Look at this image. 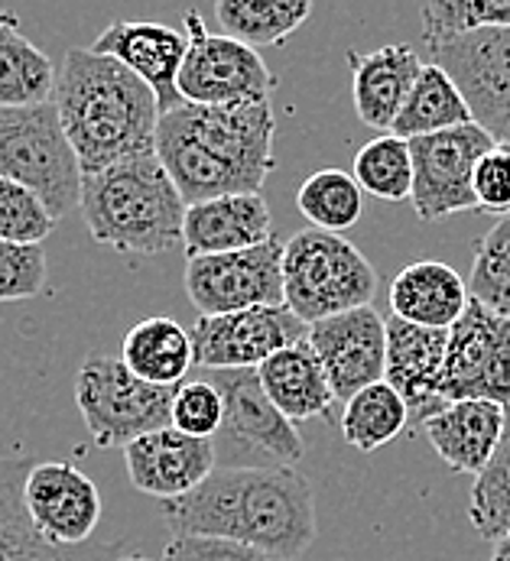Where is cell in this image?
<instances>
[{
    "mask_svg": "<svg viewBox=\"0 0 510 561\" xmlns=\"http://www.w3.org/2000/svg\"><path fill=\"white\" fill-rule=\"evenodd\" d=\"M225 397V422L212 438L218 468H296L306 445L267 397L257 370H208Z\"/></svg>",
    "mask_w": 510,
    "mask_h": 561,
    "instance_id": "obj_8",
    "label": "cell"
},
{
    "mask_svg": "<svg viewBox=\"0 0 510 561\" xmlns=\"http://www.w3.org/2000/svg\"><path fill=\"white\" fill-rule=\"evenodd\" d=\"M491 561H510V536L495 542V552H491Z\"/></svg>",
    "mask_w": 510,
    "mask_h": 561,
    "instance_id": "obj_41",
    "label": "cell"
},
{
    "mask_svg": "<svg viewBox=\"0 0 510 561\" xmlns=\"http://www.w3.org/2000/svg\"><path fill=\"white\" fill-rule=\"evenodd\" d=\"M53 104L59 107L63 130L86 179L117 162L157 157L160 101L147 81L117 59L69 49L59 66Z\"/></svg>",
    "mask_w": 510,
    "mask_h": 561,
    "instance_id": "obj_3",
    "label": "cell"
},
{
    "mask_svg": "<svg viewBox=\"0 0 510 561\" xmlns=\"http://www.w3.org/2000/svg\"><path fill=\"white\" fill-rule=\"evenodd\" d=\"M91 53L117 59L137 79L147 81L163 114L185 104L179 94V72L189 53V39L175 26L147 20H114L91 43Z\"/></svg>",
    "mask_w": 510,
    "mask_h": 561,
    "instance_id": "obj_17",
    "label": "cell"
},
{
    "mask_svg": "<svg viewBox=\"0 0 510 561\" xmlns=\"http://www.w3.org/2000/svg\"><path fill=\"white\" fill-rule=\"evenodd\" d=\"M185 39H189V53L179 72V94L185 104H202V107L270 104L276 79L257 49L225 33H208L195 10H185Z\"/></svg>",
    "mask_w": 510,
    "mask_h": 561,
    "instance_id": "obj_9",
    "label": "cell"
},
{
    "mask_svg": "<svg viewBox=\"0 0 510 561\" xmlns=\"http://www.w3.org/2000/svg\"><path fill=\"white\" fill-rule=\"evenodd\" d=\"M508 147H510V144H508Z\"/></svg>",
    "mask_w": 510,
    "mask_h": 561,
    "instance_id": "obj_44",
    "label": "cell"
},
{
    "mask_svg": "<svg viewBox=\"0 0 510 561\" xmlns=\"http://www.w3.org/2000/svg\"><path fill=\"white\" fill-rule=\"evenodd\" d=\"M273 144L276 117L270 104H182L160 117L157 130V157L185 205L225 195H260L276 165Z\"/></svg>",
    "mask_w": 510,
    "mask_h": 561,
    "instance_id": "obj_2",
    "label": "cell"
},
{
    "mask_svg": "<svg viewBox=\"0 0 510 561\" xmlns=\"http://www.w3.org/2000/svg\"><path fill=\"white\" fill-rule=\"evenodd\" d=\"M283 286L286 309L303 324H316L367 309L381 279L371 260L348 238L306 228L283 247Z\"/></svg>",
    "mask_w": 510,
    "mask_h": 561,
    "instance_id": "obj_5",
    "label": "cell"
},
{
    "mask_svg": "<svg viewBox=\"0 0 510 561\" xmlns=\"http://www.w3.org/2000/svg\"><path fill=\"white\" fill-rule=\"evenodd\" d=\"M23 500L33 529L59 549L88 546L101 519L98 486L69 461H36L23 486Z\"/></svg>",
    "mask_w": 510,
    "mask_h": 561,
    "instance_id": "obj_15",
    "label": "cell"
},
{
    "mask_svg": "<svg viewBox=\"0 0 510 561\" xmlns=\"http://www.w3.org/2000/svg\"><path fill=\"white\" fill-rule=\"evenodd\" d=\"M361 198H364V192L351 172L319 169L299 185L296 208L316 231L344 234L361 221V211H364Z\"/></svg>",
    "mask_w": 510,
    "mask_h": 561,
    "instance_id": "obj_31",
    "label": "cell"
},
{
    "mask_svg": "<svg viewBox=\"0 0 510 561\" xmlns=\"http://www.w3.org/2000/svg\"><path fill=\"white\" fill-rule=\"evenodd\" d=\"M313 13L309 0H218L215 16L225 36L260 49L293 36Z\"/></svg>",
    "mask_w": 510,
    "mask_h": 561,
    "instance_id": "obj_29",
    "label": "cell"
},
{
    "mask_svg": "<svg viewBox=\"0 0 510 561\" xmlns=\"http://www.w3.org/2000/svg\"><path fill=\"white\" fill-rule=\"evenodd\" d=\"M495 140H498V144H510V117L501 124V130L495 134Z\"/></svg>",
    "mask_w": 510,
    "mask_h": 561,
    "instance_id": "obj_42",
    "label": "cell"
},
{
    "mask_svg": "<svg viewBox=\"0 0 510 561\" xmlns=\"http://www.w3.org/2000/svg\"><path fill=\"white\" fill-rule=\"evenodd\" d=\"M407 425H410V405L387 380L354 393L344 402V412H341L344 442L364 455L390 445L397 435H404Z\"/></svg>",
    "mask_w": 510,
    "mask_h": 561,
    "instance_id": "obj_30",
    "label": "cell"
},
{
    "mask_svg": "<svg viewBox=\"0 0 510 561\" xmlns=\"http://www.w3.org/2000/svg\"><path fill=\"white\" fill-rule=\"evenodd\" d=\"M344 59L351 69V98L358 117L371 130H394L423 76L426 62L420 53L410 43H390L371 53L348 49Z\"/></svg>",
    "mask_w": 510,
    "mask_h": 561,
    "instance_id": "obj_20",
    "label": "cell"
},
{
    "mask_svg": "<svg viewBox=\"0 0 510 561\" xmlns=\"http://www.w3.org/2000/svg\"><path fill=\"white\" fill-rule=\"evenodd\" d=\"M270 238V205L263 202V195H225L189 205L182 225L185 260L251 250Z\"/></svg>",
    "mask_w": 510,
    "mask_h": 561,
    "instance_id": "obj_23",
    "label": "cell"
},
{
    "mask_svg": "<svg viewBox=\"0 0 510 561\" xmlns=\"http://www.w3.org/2000/svg\"><path fill=\"white\" fill-rule=\"evenodd\" d=\"M361 192L381 202H407L413 195V153L410 140L381 134L364 144L354 157V172Z\"/></svg>",
    "mask_w": 510,
    "mask_h": 561,
    "instance_id": "obj_32",
    "label": "cell"
},
{
    "mask_svg": "<svg viewBox=\"0 0 510 561\" xmlns=\"http://www.w3.org/2000/svg\"><path fill=\"white\" fill-rule=\"evenodd\" d=\"M53 59L20 33V20L0 10V107H33L56 94Z\"/></svg>",
    "mask_w": 510,
    "mask_h": 561,
    "instance_id": "obj_27",
    "label": "cell"
},
{
    "mask_svg": "<svg viewBox=\"0 0 510 561\" xmlns=\"http://www.w3.org/2000/svg\"><path fill=\"white\" fill-rule=\"evenodd\" d=\"M468 519L485 542H501L510 536V405L501 445L472 483Z\"/></svg>",
    "mask_w": 510,
    "mask_h": 561,
    "instance_id": "obj_33",
    "label": "cell"
},
{
    "mask_svg": "<svg viewBox=\"0 0 510 561\" xmlns=\"http://www.w3.org/2000/svg\"><path fill=\"white\" fill-rule=\"evenodd\" d=\"M488 26H510V0H435L423 7L426 49Z\"/></svg>",
    "mask_w": 510,
    "mask_h": 561,
    "instance_id": "obj_35",
    "label": "cell"
},
{
    "mask_svg": "<svg viewBox=\"0 0 510 561\" xmlns=\"http://www.w3.org/2000/svg\"><path fill=\"white\" fill-rule=\"evenodd\" d=\"M172 536H212L299 559L316 542L313 483L296 468H218L192 493L163 503Z\"/></svg>",
    "mask_w": 510,
    "mask_h": 561,
    "instance_id": "obj_1",
    "label": "cell"
},
{
    "mask_svg": "<svg viewBox=\"0 0 510 561\" xmlns=\"http://www.w3.org/2000/svg\"><path fill=\"white\" fill-rule=\"evenodd\" d=\"M160 561H280L260 549L231 542V539H212V536H172Z\"/></svg>",
    "mask_w": 510,
    "mask_h": 561,
    "instance_id": "obj_40",
    "label": "cell"
},
{
    "mask_svg": "<svg viewBox=\"0 0 510 561\" xmlns=\"http://www.w3.org/2000/svg\"><path fill=\"white\" fill-rule=\"evenodd\" d=\"M185 198L160 157L117 162L82 185V215L91 238L121 253L157 256L182 243Z\"/></svg>",
    "mask_w": 510,
    "mask_h": 561,
    "instance_id": "obj_4",
    "label": "cell"
},
{
    "mask_svg": "<svg viewBox=\"0 0 510 561\" xmlns=\"http://www.w3.org/2000/svg\"><path fill=\"white\" fill-rule=\"evenodd\" d=\"M432 53V62L458 84L478 127L491 137L510 117V26L455 36Z\"/></svg>",
    "mask_w": 510,
    "mask_h": 561,
    "instance_id": "obj_14",
    "label": "cell"
},
{
    "mask_svg": "<svg viewBox=\"0 0 510 561\" xmlns=\"http://www.w3.org/2000/svg\"><path fill=\"white\" fill-rule=\"evenodd\" d=\"M306 341L319 354V360L332 380L336 400L348 402L354 393L384 380L387 319H381L374 312V306L309 324Z\"/></svg>",
    "mask_w": 510,
    "mask_h": 561,
    "instance_id": "obj_16",
    "label": "cell"
},
{
    "mask_svg": "<svg viewBox=\"0 0 510 561\" xmlns=\"http://www.w3.org/2000/svg\"><path fill=\"white\" fill-rule=\"evenodd\" d=\"M498 140L478 127H458L410 140L413 153V195L410 205L420 221H442L449 215L478 211L475 198V169Z\"/></svg>",
    "mask_w": 510,
    "mask_h": 561,
    "instance_id": "obj_11",
    "label": "cell"
},
{
    "mask_svg": "<svg viewBox=\"0 0 510 561\" xmlns=\"http://www.w3.org/2000/svg\"><path fill=\"white\" fill-rule=\"evenodd\" d=\"M475 198L478 211L485 215H508L510 218V147L498 144L488 150L475 169Z\"/></svg>",
    "mask_w": 510,
    "mask_h": 561,
    "instance_id": "obj_39",
    "label": "cell"
},
{
    "mask_svg": "<svg viewBox=\"0 0 510 561\" xmlns=\"http://www.w3.org/2000/svg\"><path fill=\"white\" fill-rule=\"evenodd\" d=\"M170 387L140 380L114 354H88L76 377V402L98 448H127L131 442L170 428Z\"/></svg>",
    "mask_w": 510,
    "mask_h": 561,
    "instance_id": "obj_7",
    "label": "cell"
},
{
    "mask_svg": "<svg viewBox=\"0 0 510 561\" xmlns=\"http://www.w3.org/2000/svg\"><path fill=\"white\" fill-rule=\"evenodd\" d=\"M225 422V397L212 380H185L172 393V428L212 442Z\"/></svg>",
    "mask_w": 510,
    "mask_h": 561,
    "instance_id": "obj_37",
    "label": "cell"
},
{
    "mask_svg": "<svg viewBox=\"0 0 510 561\" xmlns=\"http://www.w3.org/2000/svg\"><path fill=\"white\" fill-rule=\"evenodd\" d=\"M387 296L394 319L439 331H452L472 306L468 283H462V276L442 260H417L404 266Z\"/></svg>",
    "mask_w": 510,
    "mask_h": 561,
    "instance_id": "obj_24",
    "label": "cell"
},
{
    "mask_svg": "<svg viewBox=\"0 0 510 561\" xmlns=\"http://www.w3.org/2000/svg\"><path fill=\"white\" fill-rule=\"evenodd\" d=\"M309 324L296 319L286 306H267L231 312L192 324L195 367L208 370H257L283 347L303 341Z\"/></svg>",
    "mask_w": 510,
    "mask_h": 561,
    "instance_id": "obj_13",
    "label": "cell"
},
{
    "mask_svg": "<svg viewBox=\"0 0 510 561\" xmlns=\"http://www.w3.org/2000/svg\"><path fill=\"white\" fill-rule=\"evenodd\" d=\"M468 293L485 309L510 319V218H501L475 247Z\"/></svg>",
    "mask_w": 510,
    "mask_h": 561,
    "instance_id": "obj_34",
    "label": "cell"
},
{
    "mask_svg": "<svg viewBox=\"0 0 510 561\" xmlns=\"http://www.w3.org/2000/svg\"><path fill=\"white\" fill-rule=\"evenodd\" d=\"M56 218L36 192L0 175V241L43 247L53 234Z\"/></svg>",
    "mask_w": 510,
    "mask_h": 561,
    "instance_id": "obj_36",
    "label": "cell"
},
{
    "mask_svg": "<svg viewBox=\"0 0 510 561\" xmlns=\"http://www.w3.org/2000/svg\"><path fill=\"white\" fill-rule=\"evenodd\" d=\"M33 458L0 455V561H114L121 559V546H79L59 549L46 542L26 513L23 486L33 471Z\"/></svg>",
    "mask_w": 510,
    "mask_h": 561,
    "instance_id": "obj_22",
    "label": "cell"
},
{
    "mask_svg": "<svg viewBox=\"0 0 510 561\" xmlns=\"http://www.w3.org/2000/svg\"><path fill=\"white\" fill-rule=\"evenodd\" d=\"M124 465L131 483L163 503L192 493L218 471L215 445L205 438L182 435L179 428L150 432L124 448Z\"/></svg>",
    "mask_w": 510,
    "mask_h": 561,
    "instance_id": "obj_18",
    "label": "cell"
},
{
    "mask_svg": "<svg viewBox=\"0 0 510 561\" xmlns=\"http://www.w3.org/2000/svg\"><path fill=\"white\" fill-rule=\"evenodd\" d=\"M449 331L387 319V370L384 380L410 405V425H426L449 402L442 393Z\"/></svg>",
    "mask_w": 510,
    "mask_h": 561,
    "instance_id": "obj_19",
    "label": "cell"
},
{
    "mask_svg": "<svg viewBox=\"0 0 510 561\" xmlns=\"http://www.w3.org/2000/svg\"><path fill=\"white\" fill-rule=\"evenodd\" d=\"M508 425V405L485 400L449 402L423 425L429 448L455 474H481L495 458Z\"/></svg>",
    "mask_w": 510,
    "mask_h": 561,
    "instance_id": "obj_21",
    "label": "cell"
},
{
    "mask_svg": "<svg viewBox=\"0 0 510 561\" xmlns=\"http://www.w3.org/2000/svg\"><path fill=\"white\" fill-rule=\"evenodd\" d=\"M257 374L267 397L293 425L322 419L336 402L332 380L306 337L273 354L263 367H257Z\"/></svg>",
    "mask_w": 510,
    "mask_h": 561,
    "instance_id": "obj_25",
    "label": "cell"
},
{
    "mask_svg": "<svg viewBox=\"0 0 510 561\" xmlns=\"http://www.w3.org/2000/svg\"><path fill=\"white\" fill-rule=\"evenodd\" d=\"M46 286L43 247L0 241V302H20L39 296Z\"/></svg>",
    "mask_w": 510,
    "mask_h": 561,
    "instance_id": "obj_38",
    "label": "cell"
},
{
    "mask_svg": "<svg viewBox=\"0 0 510 561\" xmlns=\"http://www.w3.org/2000/svg\"><path fill=\"white\" fill-rule=\"evenodd\" d=\"M442 393L445 402L510 405V319L472 299L468 312L449 331Z\"/></svg>",
    "mask_w": 510,
    "mask_h": 561,
    "instance_id": "obj_12",
    "label": "cell"
},
{
    "mask_svg": "<svg viewBox=\"0 0 510 561\" xmlns=\"http://www.w3.org/2000/svg\"><path fill=\"white\" fill-rule=\"evenodd\" d=\"M0 175L26 185L59 221L82 205V165L53 101L0 107Z\"/></svg>",
    "mask_w": 510,
    "mask_h": 561,
    "instance_id": "obj_6",
    "label": "cell"
},
{
    "mask_svg": "<svg viewBox=\"0 0 510 561\" xmlns=\"http://www.w3.org/2000/svg\"><path fill=\"white\" fill-rule=\"evenodd\" d=\"M121 360L140 380L175 390L179 383H185V374L195 367L192 331H185L179 321L167 316L144 319L124 334Z\"/></svg>",
    "mask_w": 510,
    "mask_h": 561,
    "instance_id": "obj_26",
    "label": "cell"
},
{
    "mask_svg": "<svg viewBox=\"0 0 510 561\" xmlns=\"http://www.w3.org/2000/svg\"><path fill=\"white\" fill-rule=\"evenodd\" d=\"M283 247L270 238L260 247L195 256L185 263V296L195 306L199 319H218L231 312L286 306L283 286Z\"/></svg>",
    "mask_w": 510,
    "mask_h": 561,
    "instance_id": "obj_10",
    "label": "cell"
},
{
    "mask_svg": "<svg viewBox=\"0 0 510 561\" xmlns=\"http://www.w3.org/2000/svg\"><path fill=\"white\" fill-rule=\"evenodd\" d=\"M468 124H475V117H472V107L462 98L458 84L445 76V69H439L435 62H426L423 76L417 81V88L390 134L404 137V140H420V137L458 130Z\"/></svg>",
    "mask_w": 510,
    "mask_h": 561,
    "instance_id": "obj_28",
    "label": "cell"
},
{
    "mask_svg": "<svg viewBox=\"0 0 510 561\" xmlns=\"http://www.w3.org/2000/svg\"><path fill=\"white\" fill-rule=\"evenodd\" d=\"M114 561H150V559H144V556H121V559H114Z\"/></svg>",
    "mask_w": 510,
    "mask_h": 561,
    "instance_id": "obj_43",
    "label": "cell"
}]
</instances>
